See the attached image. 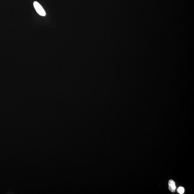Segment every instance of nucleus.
<instances>
[{
    "label": "nucleus",
    "mask_w": 194,
    "mask_h": 194,
    "mask_svg": "<svg viewBox=\"0 0 194 194\" xmlns=\"http://www.w3.org/2000/svg\"><path fill=\"white\" fill-rule=\"evenodd\" d=\"M177 191L179 194H183L184 193L185 190L183 187H180L178 188Z\"/></svg>",
    "instance_id": "7ed1b4c3"
},
{
    "label": "nucleus",
    "mask_w": 194,
    "mask_h": 194,
    "mask_svg": "<svg viewBox=\"0 0 194 194\" xmlns=\"http://www.w3.org/2000/svg\"><path fill=\"white\" fill-rule=\"evenodd\" d=\"M169 189L171 192H174L176 189L175 183L172 180H170L169 182Z\"/></svg>",
    "instance_id": "f03ea898"
},
{
    "label": "nucleus",
    "mask_w": 194,
    "mask_h": 194,
    "mask_svg": "<svg viewBox=\"0 0 194 194\" xmlns=\"http://www.w3.org/2000/svg\"><path fill=\"white\" fill-rule=\"evenodd\" d=\"M34 6L36 11L40 16H45L46 13L45 10L39 3H38L37 2H34Z\"/></svg>",
    "instance_id": "f257e3e1"
}]
</instances>
